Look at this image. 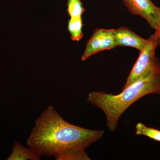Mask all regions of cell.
<instances>
[{
    "label": "cell",
    "instance_id": "8",
    "mask_svg": "<svg viewBox=\"0 0 160 160\" xmlns=\"http://www.w3.org/2000/svg\"><path fill=\"white\" fill-rule=\"evenodd\" d=\"M82 18H70L68 21V30L72 41L79 42L83 37Z\"/></svg>",
    "mask_w": 160,
    "mask_h": 160
},
{
    "label": "cell",
    "instance_id": "6",
    "mask_svg": "<svg viewBox=\"0 0 160 160\" xmlns=\"http://www.w3.org/2000/svg\"><path fill=\"white\" fill-rule=\"evenodd\" d=\"M113 37L117 46H128L139 51L144 49L147 42V39L141 38L130 29L123 26L114 29Z\"/></svg>",
    "mask_w": 160,
    "mask_h": 160
},
{
    "label": "cell",
    "instance_id": "10",
    "mask_svg": "<svg viewBox=\"0 0 160 160\" xmlns=\"http://www.w3.org/2000/svg\"><path fill=\"white\" fill-rule=\"evenodd\" d=\"M67 6L70 18H82L85 9L81 0H67Z\"/></svg>",
    "mask_w": 160,
    "mask_h": 160
},
{
    "label": "cell",
    "instance_id": "2",
    "mask_svg": "<svg viewBox=\"0 0 160 160\" xmlns=\"http://www.w3.org/2000/svg\"><path fill=\"white\" fill-rule=\"evenodd\" d=\"M150 94L160 95V62L158 60L151 73L123 89L118 94L103 91H92L87 100L92 105L102 110L106 116V126L114 132L120 118L124 112L141 98Z\"/></svg>",
    "mask_w": 160,
    "mask_h": 160
},
{
    "label": "cell",
    "instance_id": "3",
    "mask_svg": "<svg viewBox=\"0 0 160 160\" xmlns=\"http://www.w3.org/2000/svg\"><path fill=\"white\" fill-rule=\"evenodd\" d=\"M158 46V32L155 31L154 34L147 39L146 46L140 51L139 56L132 69L123 89L140 79L148 76L151 73L158 60L155 57V50Z\"/></svg>",
    "mask_w": 160,
    "mask_h": 160
},
{
    "label": "cell",
    "instance_id": "12",
    "mask_svg": "<svg viewBox=\"0 0 160 160\" xmlns=\"http://www.w3.org/2000/svg\"><path fill=\"white\" fill-rule=\"evenodd\" d=\"M157 32L158 34V46H160V27L159 29L156 31Z\"/></svg>",
    "mask_w": 160,
    "mask_h": 160
},
{
    "label": "cell",
    "instance_id": "9",
    "mask_svg": "<svg viewBox=\"0 0 160 160\" xmlns=\"http://www.w3.org/2000/svg\"><path fill=\"white\" fill-rule=\"evenodd\" d=\"M135 133L138 135L145 136L154 141L160 142V130L148 127L142 123L138 122L136 125Z\"/></svg>",
    "mask_w": 160,
    "mask_h": 160
},
{
    "label": "cell",
    "instance_id": "5",
    "mask_svg": "<svg viewBox=\"0 0 160 160\" xmlns=\"http://www.w3.org/2000/svg\"><path fill=\"white\" fill-rule=\"evenodd\" d=\"M114 29H97L87 42L81 59L85 61L89 57L103 50L117 47L113 39Z\"/></svg>",
    "mask_w": 160,
    "mask_h": 160
},
{
    "label": "cell",
    "instance_id": "4",
    "mask_svg": "<svg viewBox=\"0 0 160 160\" xmlns=\"http://www.w3.org/2000/svg\"><path fill=\"white\" fill-rule=\"evenodd\" d=\"M132 14L139 16L146 20L150 27L158 31L160 27V7L151 0H122Z\"/></svg>",
    "mask_w": 160,
    "mask_h": 160
},
{
    "label": "cell",
    "instance_id": "11",
    "mask_svg": "<svg viewBox=\"0 0 160 160\" xmlns=\"http://www.w3.org/2000/svg\"><path fill=\"white\" fill-rule=\"evenodd\" d=\"M56 160H90L91 159L86 151L77 152L57 155L54 157Z\"/></svg>",
    "mask_w": 160,
    "mask_h": 160
},
{
    "label": "cell",
    "instance_id": "7",
    "mask_svg": "<svg viewBox=\"0 0 160 160\" xmlns=\"http://www.w3.org/2000/svg\"><path fill=\"white\" fill-rule=\"evenodd\" d=\"M42 155L34 149L14 142L12 150L7 160H40Z\"/></svg>",
    "mask_w": 160,
    "mask_h": 160
},
{
    "label": "cell",
    "instance_id": "1",
    "mask_svg": "<svg viewBox=\"0 0 160 160\" xmlns=\"http://www.w3.org/2000/svg\"><path fill=\"white\" fill-rule=\"evenodd\" d=\"M104 134L76 126L64 119L52 106H49L35 121L26 145L42 156L85 152Z\"/></svg>",
    "mask_w": 160,
    "mask_h": 160
}]
</instances>
